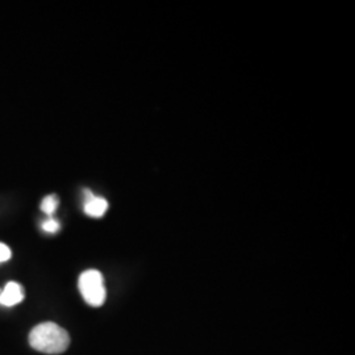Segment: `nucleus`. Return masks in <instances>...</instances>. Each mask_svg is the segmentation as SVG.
Here are the masks:
<instances>
[{
	"label": "nucleus",
	"instance_id": "f03ea898",
	"mask_svg": "<svg viewBox=\"0 0 355 355\" xmlns=\"http://www.w3.org/2000/svg\"><path fill=\"white\" fill-rule=\"evenodd\" d=\"M78 287L85 302L91 306H102L107 297L102 272L98 270H87L80 274Z\"/></svg>",
	"mask_w": 355,
	"mask_h": 355
},
{
	"label": "nucleus",
	"instance_id": "f257e3e1",
	"mask_svg": "<svg viewBox=\"0 0 355 355\" xmlns=\"http://www.w3.org/2000/svg\"><path fill=\"white\" fill-rule=\"evenodd\" d=\"M29 345L44 354H62L70 346V336L55 322H41L31 330Z\"/></svg>",
	"mask_w": 355,
	"mask_h": 355
},
{
	"label": "nucleus",
	"instance_id": "0eeeda50",
	"mask_svg": "<svg viewBox=\"0 0 355 355\" xmlns=\"http://www.w3.org/2000/svg\"><path fill=\"white\" fill-rule=\"evenodd\" d=\"M11 257H12V252H11V249H10L6 243L0 242V263L10 261V259H11Z\"/></svg>",
	"mask_w": 355,
	"mask_h": 355
},
{
	"label": "nucleus",
	"instance_id": "423d86ee",
	"mask_svg": "<svg viewBox=\"0 0 355 355\" xmlns=\"http://www.w3.org/2000/svg\"><path fill=\"white\" fill-rule=\"evenodd\" d=\"M60 223L55 220V218H53V217H49L46 221H44L42 223V230L44 232H46V233H51V234H54V233H57L58 230H60Z\"/></svg>",
	"mask_w": 355,
	"mask_h": 355
},
{
	"label": "nucleus",
	"instance_id": "20e7f679",
	"mask_svg": "<svg viewBox=\"0 0 355 355\" xmlns=\"http://www.w3.org/2000/svg\"><path fill=\"white\" fill-rule=\"evenodd\" d=\"M85 193H86L85 214L95 218H99L105 215V212L108 211V202L104 198L95 196L89 190L85 191Z\"/></svg>",
	"mask_w": 355,
	"mask_h": 355
},
{
	"label": "nucleus",
	"instance_id": "7ed1b4c3",
	"mask_svg": "<svg viewBox=\"0 0 355 355\" xmlns=\"http://www.w3.org/2000/svg\"><path fill=\"white\" fill-rule=\"evenodd\" d=\"M24 300V288L16 282H8L4 290L0 293V304L13 306L20 304Z\"/></svg>",
	"mask_w": 355,
	"mask_h": 355
},
{
	"label": "nucleus",
	"instance_id": "39448f33",
	"mask_svg": "<svg viewBox=\"0 0 355 355\" xmlns=\"http://www.w3.org/2000/svg\"><path fill=\"white\" fill-rule=\"evenodd\" d=\"M58 205H60L58 196L54 195V193H53V195H48V196L41 202V211L51 217V216L54 215V212L57 211Z\"/></svg>",
	"mask_w": 355,
	"mask_h": 355
}]
</instances>
